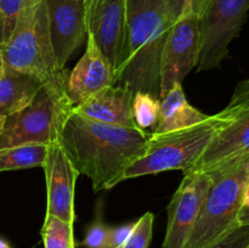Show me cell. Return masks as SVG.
Instances as JSON below:
<instances>
[{
    "instance_id": "cell-13",
    "label": "cell",
    "mask_w": 249,
    "mask_h": 248,
    "mask_svg": "<svg viewBox=\"0 0 249 248\" xmlns=\"http://www.w3.org/2000/svg\"><path fill=\"white\" fill-rule=\"evenodd\" d=\"M225 108L232 119L216 134L192 170L212 172L249 156V105Z\"/></svg>"
},
{
    "instance_id": "cell-5",
    "label": "cell",
    "mask_w": 249,
    "mask_h": 248,
    "mask_svg": "<svg viewBox=\"0 0 249 248\" xmlns=\"http://www.w3.org/2000/svg\"><path fill=\"white\" fill-rule=\"evenodd\" d=\"M231 119L232 113L224 108L195 125L164 134H151L145 155L126 169L123 180L167 170H192L216 134Z\"/></svg>"
},
{
    "instance_id": "cell-24",
    "label": "cell",
    "mask_w": 249,
    "mask_h": 248,
    "mask_svg": "<svg viewBox=\"0 0 249 248\" xmlns=\"http://www.w3.org/2000/svg\"><path fill=\"white\" fill-rule=\"evenodd\" d=\"M24 0H0V14L4 19L5 27V43L11 35L17 18L23 9Z\"/></svg>"
},
{
    "instance_id": "cell-15",
    "label": "cell",
    "mask_w": 249,
    "mask_h": 248,
    "mask_svg": "<svg viewBox=\"0 0 249 248\" xmlns=\"http://www.w3.org/2000/svg\"><path fill=\"white\" fill-rule=\"evenodd\" d=\"M134 92L125 85L112 84L77 105L73 112L107 124L138 128L133 113Z\"/></svg>"
},
{
    "instance_id": "cell-17",
    "label": "cell",
    "mask_w": 249,
    "mask_h": 248,
    "mask_svg": "<svg viewBox=\"0 0 249 248\" xmlns=\"http://www.w3.org/2000/svg\"><path fill=\"white\" fill-rule=\"evenodd\" d=\"M41 87L43 84L36 77L4 63L0 71V117H7L24 108Z\"/></svg>"
},
{
    "instance_id": "cell-32",
    "label": "cell",
    "mask_w": 249,
    "mask_h": 248,
    "mask_svg": "<svg viewBox=\"0 0 249 248\" xmlns=\"http://www.w3.org/2000/svg\"><path fill=\"white\" fill-rule=\"evenodd\" d=\"M117 248H122V247H117Z\"/></svg>"
},
{
    "instance_id": "cell-12",
    "label": "cell",
    "mask_w": 249,
    "mask_h": 248,
    "mask_svg": "<svg viewBox=\"0 0 249 248\" xmlns=\"http://www.w3.org/2000/svg\"><path fill=\"white\" fill-rule=\"evenodd\" d=\"M51 46L56 62L65 68L87 38L84 0H46Z\"/></svg>"
},
{
    "instance_id": "cell-33",
    "label": "cell",
    "mask_w": 249,
    "mask_h": 248,
    "mask_svg": "<svg viewBox=\"0 0 249 248\" xmlns=\"http://www.w3.org/2000/svg\"><path fill=\"white\" fill-rule=\"evenodd\" d=\"M248 248H249V247H248Z\"/></svg>"
},
{
    "instance_id": "cell-27",
    "label": "cell",
    "mask_w": 249,
    "mask_h": 248,
    "mask_svg": "<svg viewBox=\"0 0 249 248\" xmlns=\"http://www.w3.org/2000/svg\"><path fill=\"white\" fill-rule=\"evenodd\" d=\"M249 105V78L238 83L228 107H243Z\"/></svg>"
},
{
    "instance_id": "cell-7",
    "label": "cell",
    "mask_w": 249,
    "mask_h": 248,
    "mask_svg": "<svg viewBox=\"0 0 249 248\" xmlns=\"http://www.w3.org/2000/svg\"><path fill=\"white\" fill-rule=\"evenodd\" d=\"M249 0H212L198 16V71L220 67L247 19Z\"/></svg>"
},
{
    "instance_id": "cell-2",
    "label": "cell",
    "mask_w": 249,
    "mask_h": 248,
    "mask_svg": "<svg viewBox=\"0 0 249 248\" xmlns=\"http://www.w3.org/2000/svg\"><path fill=\"white\" fill-rule=\"evenodd\" d=\"M173 26L165 0H126L125 55L117 84L160 99V61Z\"/></svg>"
},
{
    "instance_id": "cell-18",
    "label": "cell",
    "mask_w": 249,
    "mask_h": 248,
    "mask_svg": "<svg viewBox=\"0 0 249 248\" xmlns=\"http://www.w3.org/2000/svg\"><path fill=\"white\" fill-rule=\"evenodd\" d=\"M49 145L26 143L14 147L0 148V172L43 167Z\"/></svg>"
},
{
    "instance_id": "cell-30",
    "label": "cell",
    "mask_w": 249,
    "mask_h": 248,
    "mask_svg": "<svg viewBox=\"0 0 249 248\" xmlns=\"http://www.w3.org/2000/svg\"><path fill=\"white\" fill-rule=\"evenodd\" d=\"M0 248H11V246L9 245V242L6 240L0 237Z\"/></svg>"
},
{
    "instance_id": "cell-10",
    "label": "cell",
    "mask_w": 249,
    "mask_h": 248,
    "mask_svg": "<svg viewBox=\"0 0 249 248\" xmlns=\"http://www.w3.org/2000/svg\"><path fill=\"white\" fill-rule=\"evenodd\" d=\"M198 56V16L187 14L175 22L163 49L160 100L197 67Z\"/></svg>"
},
{
    "instance_id": "cell-6",
    "label": "cell",
    "mask_w": 249,
    "mask_h": 248,
    "mask_svg": "<svg viewBox=\"0 0 249 248\" xmlns=\"http://www.w3.org/2000/svg\"><path fill=\"white\" fill-rule=\"evenodd\" d=\"M72 108L66 90L43 85L29 105L5 117L0 133V148L26 143L50 145L60 139Z\"/></svg>"
},
{
    "instance_id": "cell-3",
    "label": "cell",
    "mask_w": 249,
    "mask_h": 248,
    "mask_svg": "<svg viewBox=\"0 0 249 248\" xmlns=\"http://www.w3.org/2000/svg\"><path fill=\"white\" fill-rule=\"evenodd\" d=\"M0 53L5 65L33 75L45 87L66 90L68 72L57 65L53 55L46 0H24L16 26Z\"/></svg>"
},
{
    "instance_id": "cell-22",
    "label": "cell",
    "mask_w": 249,
    "mask_h": 248,
    "mask_svg": "<svg viewBox=\"0 0 249 248\" xmlns=\"http://www.w3.org/2000/svg\"><path fill=\"white\" fill-rule=\"evenodd\" d=\"M212 0H165L167 14L173 24L187 14H195L197 16L206 10Z\"/></svg>"
},
{
    "instance_id": "cell-19",
    "label": "cell",
    "mask_w": 249,
    "mask_h": 248,
    "mask_svg": "<svg viewBox=\"0 0 249 248\" xmlns=\"http://www.w3.org/2000/svg\"><path fill=\"white\" fill-rule=\"evenodd\" d=\"M44 248H75L72 224L53 215H45L41 228Z\"/></svg>"
},
{
    "instance_id": "cell-28",
    "label": "cell",
    "mask_w": 249,
    "mask_h": 248,
    "mask_svg": "<svg viewBox=\"0 0 249 248\" xmlns=\"http://www.w3.org/2000/svg\"><path fill=\"white\" fill-rule=\"evenodd\" d=\"M240 225H249V185L246 191L245 201H243L242 209L240 214Z\"/></svg>"
},
{
    "instance_id": "cell-8",
    "label": "cell",
    "mask_w": 249,
    "mask_h": 248,
    "mask_svg": "<svg viewBox=\"0 0 249 248\" xmlns=\"http://www.w3.org/2000/svg\"><path fill=\"white\" fill-rule=\"evenodd\" d=\"M87 33L111 63L117 84L124 65L126 0H84Z\"/></svg>"
},
{
    "instance_id": "cell-14",
    "label": "cell",
    "mask_w": 249,
    "mask_h": 248,
    "mask_svg": "<svg viewBox=\"0 0 249 248\" xmlns=\"http://www.w3.org/2000/svg\"><path fill=\"white\" fill-rule=\"evenodd\" d=\"M112 84H114V73L111 63L101 53L94 38L87 33L84 55L68 73L66 85L68 99L74 107Z\"/></svg>"
},
{
    "instance_id": "cell-4",
    "label": "cell",
    "mask_w": 249,
    "mask_h": 248,
    "mask_svg": "<svg viewBox=\"0 0 249 248\" xmlns=\"http://www.w3.org/2000/svg\"><path fill=\"white\" fill-rule=\"evenodd\" d=\"M212 184L184 248H206L237 229L249 185V156L207 172Z\"/></svg>"
},
{
    "instance_id": "cell-1",
    "label": "cell",
    "mask_w": 249,
    "mask_h": 248,
    "mask_svg": "<svg viewBox=\"0 0 249 248\" xmlns=\"http://www.w3.org/2000/svg\"><path fill=\"white\" fill-rule=\"evenodd\" d=\"M150 135L139 128L107 124L71 112L60 142L79 174L87 175L95 192L123 181L124 173L147 150Z\"/></svg>"
},
{
    "instance_id": "cell-29",
    "label": "cell",
    "mask_w": 249,
    "mask_h": 248,
    "mask_svg": "<svg viewBox=\"0 0 249 248\" xmlns=\"http://www.w3.org/2000/svg\"><path fill=\"white\" fill-rule=\"evenodd\" d=\"M5 44V27H4V19H2L1 14H0V50L2 49Z\"/></svg>"
},
{
    "instance_id": "cell-21",
    "label": "cell",
    "mask_w": 249,
    "mask_h": 248,
    "mask_svg": "<svg viewBox=\"0 0 249 248\" xmlns=\"http://www.w3.org/2000/svg\"><path fill=\"white\" fill-rule=\"evenodd\" d=\"M155 215L151 212L143 214L135 223L133 232L122 248H148L153 232Z\"/></svg>"
},
{
    "instance_id": "cell-16",
    "label": "cell",
    "mask_w": 249,
    "mask_h": 248,
    "mask_svg": "<svg viewBox=\"0 0 249 248\" xmlns=\"http://www.w3.org/2000/svg\"><path fill=\"white\" fill-rule=\"evenodd\" d=\"M208 118L209 114L203 113L189 104L182 89V83H178L160 99V117L152 134L180 130Z\"/></svg>"
},
{
    "instance_id": "cell-11",
    "label": "cell",
    "mask_w": 249,
    "mask_h": 248,
    "mask_svg": "<svg viewBox=\"0 0 249 248\" xmlns=\"http://www.w3.org/2000/svg\"><path fill=\"white\" fill-rule=\"evenodd\" d=\"M46 181V215L74 224L75 181L79 175L68 159L60 139L49 145L44 162Z\"/></svg>"
},
{
    "instance_id": "cell-20",
    "label": "cell",
    "mask_w": 249,
    "mask_h": 248,
    "mask_svg": "<svg viewBox=\"0 0 249 248\" xmlns=\"http://www.w3.org/2000/svg\"><path fill=\"white\" fill-rule=\"evenodd\" d=\"M160 109V100L147 92H134L133 113L139 129L145 130L156 125Z\"/></svg>"
},
{
    "instance_id": "cell-31",
    "label": "cell",
    "mask_w": 249,
    "mask_h": 248,
    "mask_svg": "<svg viewBox=\"0 0 249 248\" xmlns=\"http://www.w3.org/2000/svg\"><path fill=\"white\" fill-rule=\"evenodd\" d=\"M4 68V60H2V56H1V53H0V71Z\"/></svg>"
},
{
    "instance_id": "cell-23",
    "label": "cell",
    "mask_w": 249,
    "mask_h": 248,
    "mask_svg": "<svg viewBox=\"0 0 249 248\" xmlns=\"http://www.w3.org/2000/svg\"><path fill=\"white\" fill-rule=\"evenodd\" d=\"M109 231H111L109 226L101 221V219H96L89 225L84 240L80 245L85 248H111Z\"/></svg>"
},
{
    "instance_id": "cell-9",
    "label": "cell",
    "mask_w": 249,
    "mask_h": 248,
    "mask_svg": "<svg viewBox=\"0 0 249 248\" xmlns=\"http://www.w3.org/2000/svg\"><path fill=\"white\" fill-rule=\"evenodd\" d=\"M211 184L212 177L207 172H185L168 206L167 233L162 248L185 247Z\"/></svg>"
},
{
    "instance_id": "cell-25",
    "label": "cell",
    "mask_w": 249,
    "mask_h": 248,
    "mask_svg": "<svg viewBox=\"0 0 249 248\" xmlns=\"http://www.w3.org/2000/svg\"><path fill=\"white\" fill-rule=\"evenodd\" d=\"M249 247V225L238 226L206 248H248Z\"/></svg>"
},
{
    "instance_id": "cell-26",
    "label": "cell",
    "mask_w": 249,
    "mask_h": 248,
    "mask_svg": "<svg viewBox=\"0 0 249 248\" xmlns=\"http://www.w3.org/2000/svg\"><path fill=\"white\" fill-rule=\"evenodd\" d=\"M135 223L124 224V225L111 228V231H109V247H123L124 243L130 237L131 232H133L134 228H135Z\"/></svg>"
}]
</instances>
